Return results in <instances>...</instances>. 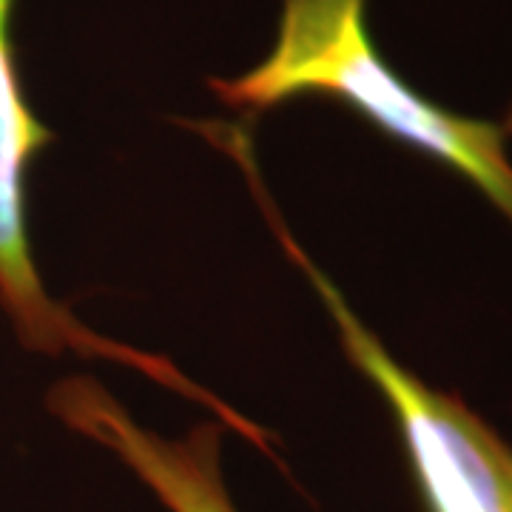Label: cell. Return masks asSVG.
<instances>
[{"instance_id":"6da1fadb","label":"cell","mask_w":512,"mask_h":512,"mask_svg":"<svg viewBox=\"0 0 512 512\" xmlns=\"http://www.w3.org/2000/svg\"><path fill=\"white\" fill-rule=\"evenodd\" d=\"M228 109L265 114L299 94H328L384 137L453 168L512 222V163L498 123L427 100L379 55L367 0H282L274 49L239 77H214Z\"/></svg>"},{"instance_id":"7a4b0ae2","label":"cell","mask_w":512,"mask_h":512,"mask_svg":"<svg viewBox=\"0 0 512 512\" xmlns=\"http://www.w3.org/2000/svg\"><path fill=\"white\" fill-rule=\"evenodd\" d=\"M239 168L285 254L299 271H305L333 316L350 365L373 382L390 407L427 512H512L510 444L456 393L430 387L384 348L330 276L291 237L274 208V197L262 183L256 160H242Z\"/></svg>"},{"instance_id":"3957f363","label":"cell","mask_w":512,"mask_h":512,"mask_svg":"<svg viewBox=\"0 0 512 512\" xmlns=\"http://www.w3.org/2000/svg\"><path fill=\"white\" fill-rule=\"evenodd\" d=\"M12 9L15 0H0V313L9 319L23 348L46 356L74 353L83 359H106L131 367L154 384L211 407L225 427H234L239 436L254 441L259 436L254 421L245 419L211 390L191 382L165 356L100 336L46 291L32 256L26 180L35 157L55 140V134L37 120L23 94L12 46Z\"/></svg>"},{"instance_id":"277c9868","label":"cell","mask_w":512,"mask_h":512,"mask_svg":"<svg viewBox=\"0 0 512 512\" xmlns=\"http://www.w3.org/2000/svg\"><path fill=\"white\" fill-rule=\"evenodd\" d=\"M46 404L77 436L106 447L146 484L168 512H237L220 470L222 421H208L183 439L143 427L109 390L89 376L57 382Z\"/></svg>"},{"instance_id":"5b68a950","label":"cell","mask_w":512,"mask_h":512,"mask_svg":"<svg viewBox=\"0 0 512 512\" xmlns=\"http://www.w3.org/2000/svg\"><path fill=\"white\" fill-rule=\"evenodd\" d=\"M501 128H504V134L510 137V134H512V106H510V111H507V120L501 123Z\"/></svg>"}]
</instances>
